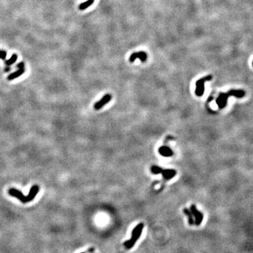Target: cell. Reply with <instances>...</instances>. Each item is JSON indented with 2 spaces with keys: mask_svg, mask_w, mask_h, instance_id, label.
I'll use <instances>...</instances> for the list:
<instances>
[{
  "mask_svg": "<svg viewBox=\"0 0 253 253\" xmlns=\"http://www.w3.org/2000/svg\"><path fill=\"white\" fill-rule=\"evenodd\" d=\"M158 152L161 155L164 156V157H170V156L173 155V151H172V149L166 146L160 147L158 149Z\"/></svg>",
  "mask_w": 253,
  "mask_h": 253,
  "instance_id": "30bf717a",
  "label": "cell"
},
{
  "mask_svg": "<svg viewBox=\"0 0 253 253\" xmlns=\"http://www.w3.org/2000/svg\"><path fill=\"white\" fill-rule=\"evenodd\" d=\"M148 58V55L146 52H134L130 56L129 61L131 63H133L135 60L139 59H140L141 62H145Z\"/></svg>",
  "mask_w": 253,
  "mask_h": 253,
  "instance_id": "52a82bcc",
  "label": "cell"
},
{
  "mask_svg": "<svg viewBox=\"0 0 253 253\" xmlns=\"http://www.w3.org/2000/svg\"><path fill=\"white\" fill-rule=\"evenodd\" d=\"M9 194L10 195V196H12L16 197V198H18L19 201L21 202H23V203L28 202L27 196H24L19 190H17L16 189H10L9 190Z\"/></svg>",
  "mask_w": 253,
  "mask_h": 253,
  "instance_id": "8992f818",
  "label": "cell"
},
{
  "mask_svg": "<svg viewBox=\"0 0 253 253\" xmlns=\"http://www.w3.org/2000/svg\"><path fill=\"white\" fill-rule=\"evenodd\" d=\"M6 51L4 50H0V59L4 60V61H6Z\"/></svg>",
  "mask_w": 253,
  "mask_h": 253,
  "instance_id": "e0dca14e",
  "label": "cell"
},
{
  "mask_svg": "<svg viewBox=\"0 0 253 253\" xmlns=\"http://www.w3.org/2000/svg\"><path fill=\"white\" fill-rule=\"evenodd\" d=\"M252 65H253V62H252Z\"/></svg>",
  "mask_w": 253,
  "mask_h": 253,
  "instance_id": "d6986e66",
  "label": "cell"
},
{
  "mask_svg": "<svg viewBox=\"0 0 253 253\" xmlns=\"http://www.w3.org/2000/svg\"><path fill=\"white\" fill-rule=\"evenodd\" d=\"M213 79L212 75H208L204 78H202L198 79L196 82V90H195V93L196 95L197 96H202L203 95L205 91V82H208Z\"/></svg>",
  "mask_w": 253,
  "mask_h": 253,
  "instance_id": "7a4b0ae2",
  "label": "cell"
},
{
  "mask_svg": "<svg viewBox=\"0 0 253 253\" xmlns=\"http://www.w3.org/2000/svg\"><path fill=\"white\" fill-rule=\"evenodd\" d=\"M17 59H18V56H17L16 54H13L12 55L11 57L9 59V60H6L5 61V64L7 66H11L12 64H13L16 61Z\"/></svg>",
  "mask_w": 253,
  "mask_h": 253,
  "instance_id": "9a60e30c",
  "label": "cell"
},
{
  "mask_svg": "<svg viewBox=\"0 0 253 253\" xmlns=\"http://www.w3.org/2000/svg\"><path fill=\"white\" fill-rule=\"evenodd\" d=\"M229 97L228 93H221L219 94L217 99V104L218 107L221 109L224 108L227 103L228 98Z\"/></svg>",
  "mask_w": 253,
  "mask_h": 253,
  "instance_id": "ba28073f",
  "label": "cell"
},
{
  "mask_svg": "<svg viewBox=\"0 0 253 253\" xmlns=\"http://www.w3.org/2000/svg\"><path fill=\"white\" fill-rule=\"evenodd\" d=\"M190 211L191 212L193 216L195 217V224H196V225L199 226L202 221V219H203V214L201 212L197 210L195 205H191V207H190Z\"/></svg>",
  "mask_w": 253,
  "mask_h": 253,
  "instance_id": "3957f363",
  "label": "cell"
},
{
  "mask_svg": "<svg viewBox=\"0 0 253 253\" xmlns=\"http://www.w3.org/2000/svg\"><path fill=\"white\" fill-rule=\"evenodd\" d=\"M144 227V223H139V224L136 226V227H134L133 228V230H132V234H131L132 238H130L129 240H126L123 244V245L127 250L132 249V247H133L135 245V243H136L137 240H139V238H140L142 232H143Z\"/></svg>",
  "mask_w": 253,
  "mask_h": 253,
  "instance_id": "6da1fadb",
  "label": "cell"
},
{
  "mask_svg": "<svg viewBox=\"0 0 253 253\" xmlns=\"http://www.w3.org/2000/svg\"><path fill=\"white\" fill-rule=\"evenodd\" d=\"M81 253H86V252H81Z\"/></svg>",
  "mask_w": 253,
  "mask_h": 253,
  "instance_id": "ac0fdd59",
  "label": "cell"
},
{
  "mask_svg": "<svg viewBox=\"0 0 253 253\" xmlns=\"http://www.w3.org/2000/svg\"><path fill=\"white\" fill-rule=\"evenodd\" d=\"M183 212H184V213L188 217V221H189V225H191V226L194 225L195 224V221L194 219V216H193V214L191 213V212L190 211V209L185 208H184V209H183Z\"/></svg>",
  "mask_w": 253,
  "mask_h": 253,
  "instance_id": "4fadbf2b",
  "label": "cell"
},
{
  "mask_svg": "<svg viewBox=\"0 0 253 253\" xmlns=\"http://www.w3.org/2000/svg\"><path fill=\"white\" fill-rule=\"evenodd\" d=\"M112 99V96L109 94H105L103 96V97L100 99L98 101L96 102L94 107L95 110H100L101 108H102L105 104H107L110 101V100Z\"/></svg>",
  "mask_w": 253,
  "mask_h": 253,
  "instance_id": "5b68a950",
  "label": "cell"
},
{
  "mask_svg": "<svg viewBox=\"0 0 253 253\" xmlns=\"http://www.w3.org/2000/svg\"><path fill=\"white\" fill-rule=\"evenodd\" d=\"M161 174H162L164 179L166 180H170L175 177L177 172L174 170H171V169H163Z\"/></svg>",
  "mask_w": 253,
  "mask_h": 253,
  "instance_id": "9c48e42d",
  "label": "cell"
},
{
  "mask_svg": "<svg viewBox=\"0 0 253 253\" xmlns=\"http://www.w3.org/2000/svg\"><path fill=\"white\" fill-rule=\"evenodd\" d=\"M94 2V0H87V1L84 2V3L81 4L79 6V9L81 11H83V10H85L89 7L91 6L92 5Z\"/></svg>",
  "mask_w": 253,
  "mask_h": 253,
  "instance_id": "5bb4252c",
  "label": "cell"
},
{
  "mask_svg": "<svg viewBox=\"0 0 253 253\" xmlns=\"http://www.w3.org/2000/svg\"><path fill=\"white\" fill-rule=\"evenodd\" d=\"M38 191H39V186H38L37 185L33 186L30 190L29 194L27 196L28 202H30V201H32L33 200L35 199V197L36 196V195L37 194Z\"/></svg>",
  "mask_w": 253,
  "mask_h": 253,
  "instance_id": "8fae6325",
  "label": "cell"
},
{
  "mask_svg": "<svg viewBox=\"0 0 253 253\" xmlns=\"http://www.w3.org/2000/svg\"><path fill=\"white\" fill-rule=\"evenodd\" d=\"M17 67H18V71L10 74L8 76L9 80H13V79H14L15 78H18V77L22 75L24 73V72H25V64H24V63L23 61H21L19 63H18V65H17Z\"/></svg>",
  "mask_w": 253,
  "mask_h": 253,
  "instance_id": "277c9868",
  "label": "cell"
},
{
  "mask_svg": "<svg viewBox=\"0 0 253 253\" xmlns=\"http://www.w3.org/2000/svg\"><path fill=\"white\" fill-rule=\"evenodd\" d=\"M162 170H163V168H161V167H158V166H156V165H153L151 167V172L154 174H161V172H162Z\"/></svg>",
  "mask_w": 253,
  "mask_h": 253,
  "instance_id": "2e32d148",
  "label": "cell"
},
{
  "mask_svg": "<svg viewBox=\"0 0 253 253\" xmlns=\"http://www.w3.org/2000/svg\"><path fill=\"white\" fill-rule=\"evenodd\" d=\"M229 96H235L236 98H243L245 96V91L243 90H232L228 92Z\"/></svg>",
  "mask_w": 253,
  "mask_h": 253,
  "instance_id": "7c38bea8",
  "label": "cell"
}]
</instances>
